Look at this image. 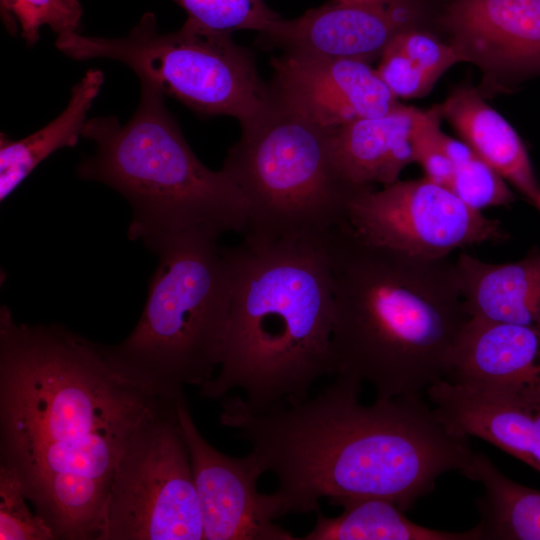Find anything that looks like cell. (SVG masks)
<instances>
[{
    "mask_svg": "<svg viewBox=\"0 0 540 540\" xmlns=\"http://www.w3.org/2000/svg\"><path fill=\"white\" fill-rule=\"evenodd\" d=\"M172 402L121 370L105 344L0 309V459L58 539H96L132 436Z\"/></svg>",
    "mask_w": 540,
    "mask_h": 540,
    "instance_id": "6da1fadb",
    "label": "cell"
},
{
    "mask_svg": "<svg viewBox=\"0 0 540 540\" xmlns=\"http://www.w3.org/2000/svg\"><path fill=\"white\" fill-rule=\"evenodd\" d=\"M360 384L335 375L315 395L263 413L240 395L222 401L221 424L275 476L283 515L317 512L324 498L338 506L383 498L407 511L438 477L468 468L469 437L448 430L420 397L363 405Z\"/></svg>",
    "mask_w": 540,
    "mask_h": 540,
    "instance_id": "7a4b0ae2",
    "label": "cell"
},
{
    "mask_svg": "<svg viewBox=\"0 0 540 540\" xmlns=\"http://www.w3.org/2000/svg\"><path fill=\"white\" fill-rule=\"evenodd\" d=\"M334 320V375L371 384L376 398L420 397L447 378L470 316L454 262L372 245L347 222L325 236Z\"/></svg>",
    "mask_w": 540,
    "mask_h": 540,
    "instance_id": "3957f363",
    "label": "cell"
},
{
    "mask_svg": "<svg viewBox=\"0 0 540 540\" xmlns=\"http://www.w3.org/2000/svg\"><path fill=\"white\" fill-rule=\"evenodd\" d=\"M325 236L263 239L244 235L224 247L232 301L220 370L205 398L242 391L254 413L301 402L334 374V295Z\"/></svg>",
    "mask_w": 540,
    "mask_h": 540,
    "instance_id": "277c9868",
    "label": "cell"
},
{
    "mask_svg": "<svg viewBox=\"0 0 540 540\" xmlns=\"http://www.w3.org/2000/svg\"><path fill=\"white\" fill-rule=\"evenodd\" d=\"M140 85V101L126 123L116 116L86 121L82 137L96 148L77 175L125 198L131 209L127 236L152 252L187 233L245 235L250 212L241 189L223 169H209L194 154L163 92L145 80Z\"/></svg>",
    "mask_w": 540,
    "mask_h": 540,
    "instance_id": "5b68a950",
    "label": "cell"
},
{
    "mask_svg": "<svg viewBox=\"0 0 540 540\" xmlns=\"http://www.w3.org/2000/svg\"><path fill=\"white\" fill-rule=\"evenodd\" d=\"M217 235L172 237L154 251L157 267L138 323L110 359L161 398L184 399L220 366L232 301V271Z\"/></svg>",
    "mask_w": 540,
    "mask_h": 540,
    "instance_id": "8992f818",
    "label": "cell"
},
{
    "mask_svg": "<svg viewBox=\"0 0 540 540\" xmlns=\"http://www.w3.org/2000/svg\"><path fill=\"white\" fill-rule=\"evenodd\" d=\"M270 89L268 104L241 126V137L223 162L222 169L249 206L245 235L263 239L324 236L346 222L349 202L362 189L350 185L337 167L334 130Z\"/></svg>",
    "mask_w": 540,
    "mask_h": 540,
    "instance_id": "52a82bcc",
    "label": "cell"
},
{
    "mask_svg": "<svg viewBox=\"0 0 540 540\" xmlns=\"http://www.w3.org/2000/svg\"><path fill=\"white\" fill-rule=\"evenodd\" d=\"M57 49L77 61L107 58L125 64L139 78L157 86L203 115H226L244 126L266 107L271 96L250 53L231 33L207 28L187 18L174 32L160 33L152 12L122 37L67 33Z\"/></svg>",
    "mask_w": 540,
    "mask_h": 540,
    "instance_id": "ba28073f",
    "label": "cell"
},
{
    "mask_svg": "<svg viewBox=\"0 0 540 540\" xmlns=\"http://www.w3.org/2000/svg\"><path fill=\"white\" fill-rule=\"evenodd\" d=\"M177 402L164 404L129 440L100 515L97 540L204 539Z\"/></svg>",
    "mask_w": 540,
    "mask_h": 540,
    "instance_id": "9c48e42d",
    "label": "cell"
},
{
    "mask_svg": "<svg viewBox=\"0 0 540 540\" xmlns=\"http://www.w3.org/2000/svg\"><path fill=\"white\" fill-rule=\"evenodd\" d=\"M346 222L372 245L424 259L448 258L459 248L507 237L498 220L426 177L358 191Z\"/></svg>",
    "mask_w": 540,
    "mask_h": 540,
    "instance_id": "30bf717a",
    "label": "cell"
},
{
    "mask_svg": "<svg viewBox=\"0 0 540 540\" xmlns=\"http://www.w3.org/2000/svg\"><path fill=\"white\" fill-rule=\"evenodd\" d=\"M177 414L188 447L201 512L204 540H296L276 524L283 516L272 493H260L257 483L265 472L249 452L232 457L212 447L196 427L185 398Z\"/></svg>",
    "mask_w": 540,
    "mask_h": 540,
    "instance_id": "8fae6325",
    "label": "cell"
},
{
    "mask_svg": "<svg viewBox=\"0 0 540 540\" xmlns=\"http://www.w3.org/2000/svg\"><path fill=\"white\" fill-rule=\"evenodd\" d=\"M442 23L461 61L486 79L540 74V0H451Z\"/></svg>",
    "mask_w": 540,
    "mask_h": 540,
    "instance_id": "7c38bea8",
    "label": "cell"
},
{
    "mask_svg": "<svg viewBox=\"0 0 540 540\" xmlns=\"http://www.w3.org/2000/svg\"><path fill=\"white\" fill-rule=\"evenodd\" d=\"M406 0H331L298 18H279L260 44L283 53L355 58L379 57L402 31L412 27Z\"/></svg>",
    "mask_w": 540,
    "mask_h": 540,
    "instance_id": "4fadbf2b",
    "label": "cell"
},
{
    "mask_svg": "<svg viewBox=\"0 0 540 540\" xmlns=\"http://www.w3.org/2000/svg\"><path fill=\"white\" fill-rule=\"evenodd\" d=\"M271 66V86L331 130L384 115L400 104L365 60L283 53Z\"/></svg>",
    "mask_w": 540,
    "mask_h": 540,
    "instance_id": "5bb4252c",
    "label": "cell"
},
{
    "mask_svg": "<svg viewBox=\"0 0 540 540\" xmlns=\"http://www.w3.org/2000/svg\"><path fill=\"white\" fill-rule=\"evenodd\" d=\"M426 394L448 430L480 438L540 472V385L473 386L441 380Z\"/></svg>",
    "mask_w": 540,
    "mask_h": 540,
    "instance_id": "9a60e30c",
    "label": "cell"
},
{
    "mask_svg": "<svg viewBox=\"0 0 540 540\" xmlns=\"http://www.w3.org/2000/svg\"><path fill=\"white\" fill-rule=\"evenodd\" d=\"M445 380L473 386L540 385V329L469 318Z\"/></svg>",
    "mask_w": 540,
    "mask_h": 540,
    "instance_id": "2e32d148",
    "label": "cell"
},
{
    "mask_svg": "<svg viewBox=\"0 0 540 540\" xmlns=\"http://www.w3.org/2000/svg\"><path fill=\"white\" fill-rule=\"evenodd\" d=\"M423 110L401 103L376 117L351 120L332 134L335 162L356 189L399 180L402 170L415 162L414 134Z\"/></svg>",
    "mask_w": 540,
    "mask_h": 540,
    "instance_id": "e0dca14e",
    "label": "cell"
},
{
    "mask_svg": "<svg viewBox=\"0 0 540 540\" xmlns=\"http://www.w3.org/2000/svg\"><path fill=\"white\" fill-rule=\"evenodd\" d=\"M454 266L470 318L540 329V250L509 263H489L464 253Z\"/></svg>",
    "mask_w": 540,
    "mask_h": 540,
    "instance_id": "ac0fdd59",
    "label": "cell"
},
{
    "mask_svg": "<svg viewBox=\"0 0 540 540\" xmlns=\"http://www.w3.org/2000/svg\"><path fill=\"white\" fill-rule=\"evenodd\" d=\"M442 117L475 153L532 202L540 192L526 147L512 125L480 93L469 87L439 105Z\"/></svg>",
    "mask_w": 540,
    "mask_h": 540,
    "instance_id": "d6986e66",
    "label": "cell"
},
{
    "mask_svg": "<svg viewBox=\"0 0 540 540\" xmlns=\"http://www.w3.org/2000/svg\"><path fill=\"white\" fill-rule=\"evenodd\" d=\"M104 81L91 69L71 89L66 108L51 122L25 138L0 133V201L6 200L29 174L55 151L75 147L82 137L87 113Z\"/></svg>",
    "mask_w": 540,
    "mask_h": 540,
    "instance_id": "ffe728a7",
    "label": "cell"
},
{
    "mask_svg": "<svg viewBox=\"0 0 540 540\" xmlns=\"http://www.w3.org/2000/svg\"><path fill=\"white\" fill-rule=\"evenodd\" d=\"M463 475L484 487L481 540H540V490L511 480L482 453L474 452Z\"/></svg>",
    "mask_w": 540,
    "mask_h": 540,
    "instance_id": "44dd1931",
    "label": "cell"
},
{
    "mask_svg": "<svg viewBox=\"0 0 540 540\" xmlns=\"http://www.w3.org/2000/svg\"><path fill=\"white\" fill-rule=\"evenodd\" d=\"M343 512L327 517L316 512V523L301 540H481L477 526L464 532L442 531L409 520L396 504L383 498L344 502Z\"/></svg>",
    "mask_w": 540,
    "mask_h": 540,
    "instance_id": "7402d4cb",
    "label": "cell"
},
{
    "mask_svg": "<svg viewBox=\"0 0 540 540\" xmlns=\"http://www.w3.org/2000/svg\"><path fill=\"white\" fill-rule=\"evenodd\" d=\"M442 147L453 164L448 188L469 207L481 211L490 207L508 206L515 197L505 178L462 139L443 131Z\"/></svg>",
    "mask_w": 540,
    "mask_h": 540,
    "instance_id": "603a6c76",
    "label": "cell"
},
{
    "mask_svg": "<svg viewBox=\"0 0 540 540\" xmlns=\"http://www.w3.org/2000/svg\"><path fill=\"white\" fill-rule=\"evenodd\" d=\"M0 14L6 30L13 36L19 26L21 37L32 46L42 26L57 36L78 32L83 8L79 0H0Z\"/></svg>",
    "mask_w": 540,
    "mask_h": 540,
    "instance_id": "cb8c5ba5",
    "label": "cell"
},
{
    "mask_svg": "<svg viewBox=\"0 0 540 540\" xmlns=\"http://www.w3.org/2000/svg\"><path fill=\"white\" fill-rule=\"evenodd\" d=\"M197 23L222 32L267 31L280 16L264 0H173Z\"/></svg>",
    "mask_w": 540,
    "mask_h": 540,
    "instance_id": "d4e9b609",
    "label": "cell"
},
{
    "mask_svg": "<svg viewBox=\"0 0 540 540\" xmlns=\"http://www.w3.org/2000/svg\"><path fill=\"white\" fill-rule=\"evenodd\" d=\"M26 494L17 474L0 465V539L55 540L52 527L26 504Z\"/></svg>",
    "mask_w": 540,
    "mask_h": 540,
    "instance_id": "484cf974",
    "label": "cell"
},
{
    "mask_svg": "<svg viewBox=\"0 0 540 540\" xmlns=\"http://www.w3.org/2000/svg\"><path fill=\"white\" fill-rule=\"evenodd\" d=\"M439 106L423 110L414 134L415 162L426 178L448 187L453 174V164L445 153L440 141Z\"/></svg>",
    "mask_w": 540,
    "mask_h": 540,
    "instance_id": "4316f807",
    "label": "cell"
},
{
    "mask_svg": "<svg viewBox=\"0 0 540 540\" xmlns=\"http://www.w3.org/2000/svg\"><path fill=\"white\" fill-rule=\"evenodd\" d=\"M392 43L436 80L454 64L461 62L458 52L450 43L413 27L398 34Z\"/></svg>",
    "mask_w": 540,
    "mask_h": 540,
    "instance_id": "83f0119b",
    "label": "cell"
},
{
    "mask_svg": "<svg viewBox=\"0 0 540 540\" xmlns=\"http://www.w3.org/2000/svg\"><path fill=\"white\" fill-rule=\"evenodd\" d=\"M376 71L397 99L421 97L428 93L437 81L392 42L381 54Z\"/></svg>",
    "mask_w": 540,
    "mask_h": 540,
    "instance_id": "f1b7e54d",
    "label": "cell"
},
{
    "mask_svg": "<svg viewBox=\"0 0 540 540\" xmlns=\"http://www.w3.org/2000/svg\"><path fill=\"white\" fill-rule=\"evenodd\" d=\"M531 203L540 212V192L536 195V197L534 198V200Z\"/></svg>",
    "mask_w": 540,
    "mask_h": 540,
    "instance_id": "f546056e",
    "label": "cell"
},
{
    "mask_svg": "<svg viewBox=\"0 0 540 540\" xmlns=\"http://www.w3.org/2000/svg\"><path fill=\"white\" fill-rule=\"evenodd\" d=\"M344 1L363 2V1H370V0H344Z\"/></svg>",
    "mask_w": 540,
    "mask_h": 540,
    "instance_id": "4dcf8cb0",
    "label": "cell"
}]
</instances>
